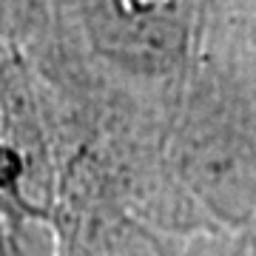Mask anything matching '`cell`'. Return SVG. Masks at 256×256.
<instances>
[{
    "mask_svg": "<svg viewBox=\"0 0 256 256\" xmlns=\"http://www.w3.org/2000/svg\"><path fill=\"white\" fill-rule=\"evenodd\" d=\"M92 32L106 54H114L134 68L160 72L180 60L185 28L171 6L151 3H111L97 6Z\"/></svg>",
    "mask_w": 256,
    "mask_h": 256,
    "instance_id": "1",
    "label": "cell"
}]
</instances>
